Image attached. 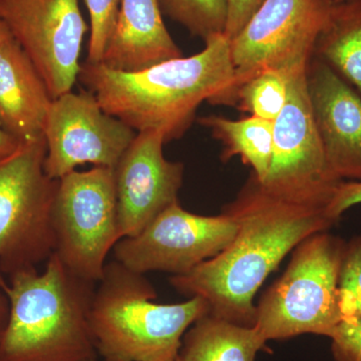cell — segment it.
I'll use <instances>...</instances> for the list:
<instances>
[{
	"mask_svg": "<svg viewBox=\"0 0 361 361\" xmlns=\"http://www.w3.org/2000/svg\"><path fill=\"white\" fill-rule=\"evenodd\" d=\"M237 230L236 222L227 214L197 215L178 201L141 233L121 239L114 248L115 260L141 274L161 271L180 276L225 250Z\"/></svg>",
	"mask_w": 361,
	"mask_h": 361,
	"instance_id": "obj_10",
	"label": "cell"
},
{
	"mask_svg": "<svg viewBox=\"0 0 361 361\" xmlns=\"http://www.w3.org/2000/svg\"><path fill=\"white\" fill-rule=\"evenodd\" d=\"M330 339L334 360L361 361L360 320H342Z\"/></svg>",
	"mask_w": 361,
	"mask_h": 361,
	"instance_id": "obj_24",
	"label": "cell"
},
{
	"mask_svg": "<svg viewBox=\"0 0 361 361\" xmlns=\"http://www.w3.org/2000/svg\"><path fill=\"white\" fill-rule=\"evenodd\" d=\"M166 135L161 130L137 132L115 171L121 237L141 233L159 214L179 201L184 165L164 156Z\"/></svg>",
	"mask_w": 361,
	"mask_h": 361,
	"instance_id": "obj_13",
	"label": "cell"
},
{
	"mask_svg": "<svg viewBox=\"0 0 361 361\" xmlns=\"http://www.w3.org/2000/svg\"><path fill=\"white\" fill-rule=\"evenodd\" d=\"M89 9L90 35L87 63H101L118 20L121 0H85Z\"/></svg>",
	"mask_w": 361,
	"mask_h": 361,
	"instance_id": "obj_23",
	"label": "cell"
},
{
	"mask_svg": "<svg viewBox=\"0 0 361 361\" xmlns=\"http://www.w3.org/2000/svg\"><path fill=\"white\" fill-rule=\"evenodd\" d=\"M361 204V182L343 180L337 187L330 201L327 212L332 219L338 222L344 212L351 207Z\"/></svg>",
	"mask_w": 361,
	"mask_h": 361,
	"instance_id": "obj_26",
	"label": "cell"
},
{
	"mask_svg": "<svg viewBox=\"0 0 361 361\" xmlns=\"http://www.w3.org/2000/svg\"><path fill=\"white\" fill-rule=\"evenodd\" d=\"M137 132L102 108L89 90L68 92L52 101L44 135V171L59 180L78 166L115 169Z\"/></svg>",
	"mask_w": 361,
	"mask_h": 361,
	"instance_id": "obj_12",
	"label": "cell"
},
{
	"mask_svg": "<svg viewBox=\"0 0 361 361\" xmlns=\"http://www.w3.org/2000/svg\"><path fill=\"white\" fill-rule=\"evenodd\" d=\"M342 320L361 322V231L345 242L338 277Z\"/></svg>",
	"mask_w": 361,
	"mask_h": 361,
	"instance_id": "obj_22",
	"label": "cell"
},
{
	"mask_svg": "<svg viewBox=\"0 0 361 361\" xmlns=\"http://www.w3.org/2000/svg\"><path fill=\"white\" fill-rule=\"evenodd\" d=\"M361 0H334L336 4H353V2H360Z\"/></svg>",
	"mask_w": 361,
	"mask_h": 361,
	"instance_id": "obj_30",
	"label": "cell"
},
{
	"mask_svg": "<svg viewBox=\"0 0 361 361\" xmlns=\"http://www.w3.org/2000/svg\"><path fill=\"white\" fill-rule=\"evenodd\" d=\"M307 66L290 73L283 110L273 122L272 158L261 184L277 196L326 206L343 180L330 170L311 110Z\"/></svg>",
	"mask_w": 361,
	"mask_h": 361,
	"instance_id": "obj_8",
	"label": "cell"
},
{
	"mask_svg": "<svg viewBox=\"0 0 361 361\" xmlns=\"http://www.w3.org/2000/svg\"><path fill=\"white\" fill-rule=\"evenodd\" d=\"M314 56L331 66L361 97V1L334 6L316 42Z\"/></svg>",
	"mask_w": 361,
	"mask_h": 361,
	"instance_id": "obj_19",
	"label": "cell"
},
{
	"mask_svg": "<svg viewBox=\"0 0 361 361\" xmlns=\"http://www.w3.org/2000/svg\"><path fill=\"white\" fill-rule=\"evenodd\" d=\"M291 73L278 70L258 71L235 87L222 104H231L250 116L274 122L286 104Z\"/></svg>",
	"mask_w": 361,
	"mask_h": 361,
	"instance_id": "obj_20",
	"label": "cell"
},
{
	"mask_svg": "<svg viewBox=\"0 0 361 361\" xmlns=\"http://www.w3.org/2000/svg\"><path fill=\"white\" fill-rule=\"evenodd\" d=\"M20 142L16 141L11 135L7 134L6 130L0 128V159L13 154L20 146Z\"/></svg>",
	"mask_w": 361,
	"mask_h": 361,
	"instance_id": "obj_27",
	"label": "cell"
},
{
	"mask_svg": "<svg viewBox=\"0 0 361 361\" xmlns=\"http://www.w3.org/2000/svg\"><path fill=\"white\" fill-rule=\"evenodd\" d=\"M180 56L182 51L164 23L159 0H121L116 27L101 63L111 70L137 73Z\"/></svg>",
	"mask_w": 361,
	"mask_h": 361,
	"instance_id": "obj_16",
	"label": "cell"
},
{
	"mask_svg": "<svg viewBox=\"0 0 361 361\" xmlns=\"http://www.w3.org/2000/svg\"><path fill=\"white\" fill-rule=\"evenodd\" d=\"M265 0H227L228 18L224 35L232 42L242 32Z\"/></svg>",
	"mask_w": 361,
	"mask_h": 361,
	"instance_id": "obj_25",
	"label": "cell"
},
{
	"mask_svg": "<svg viewBox=\"0 0 361 361\" xmlns=\"http://www.w3.org/2000/svg\"><path fill=\"white\" fill-rule=\"evenodd\" d=\"M266 342L254 327L207 313L187 330L176 361H255Z\"/></svg>",
	"mask_w": 361,
	"mask_h": 361,
	"instance_id": "obj_17",
	"label": "cell"
},
{
	"mask_svg": "<svg viewBox=\"0 0 361 361\" xmlns=\"http://www.w3.org/2000/svg\"><path fill=\"white\" fill-rule=\"evenodd\" d=\"M9 315V301L8 298L0 287V334L6 329L7 320Z\"/></svg>",
	"mask_w": 361,
	"mask_h": 361,
	"instance_id": "obj_28",
	"label": "cell"
},
{
	"mask_svg": "<svg viewBox=\"0 0 361 361\" xmlns=\"http://www.w3.org/2000/svg\"><path fill=\"white\" fill-rule=\"evenodd\" d=\"M13 39L11 32H9L8 28L4 25V21L0 20V47L6 42L7 40Z\"/></svg>",
	"mask_w": 361,
	"mask_h": 361,
	"instance_id": "obj_29",
	"label": "cell"
},
{
	"mask_svg": "<svg viewBox=\"0 0 361 361\" xmlns=\"http://www.w3.org/2000/svg\"><path fill=\"white\" fill-rule=\"evenodd\" d=\"M44 137L0 159V273L37 268L54 252L52 208L59 180L44 171Z\"/></svg>",
	"mask_w": 361,
	"mask_h": 361,
	"instance_id": "obj_6",
	"label": "cell"
},
{
	"mask_svg": "<svg viewBox=\"0 0 361 361\" xmlns=\"http://www.w3.org/2000/svg\"><path fill=\"white\" fill-rule=\"evenodd\" d=\"M334 0H265L230 42L235 87L262 70L291 73L308 65Z\"/></svg>",
	"mask_w": 361,
	"mask_h": 361,
	"instance_id": "obj_9",
	"label": "cell"
},
{
	"mask_svg": "<svg viewBox=\"0 0 361 361\" xmlns=\"http://www.w3.org/2000/svg\"><path fill=\"white\" fill-rule=\"evenodd\" d=\"M222 212L238 226L231 244L187 274L171 276L169 281L180 294L205 299L210 314L253 327L254 297L267 277L303 240L329 231L337 222L326 206L272 194L252 173Z\"/></svg>",
	"mask_w": 361,
	"mask_h": 361,
	"instance_id": "obj_1",
	"label": "cell"
},
{
	"mask_svg": "<svg viewBox=\"0 0 361 361\" xmlns=\"http://www.w3.org/2000/svg\"><path fill=\"white\" fill-rule=\"evenodd\" d=\"M199 123L222 144L223 161L240 157L259 182L265 180L272 158L273 122L254 116L239 120L208 116L199 118Z\"/></svg>",
	"mask_w": 361,
	"mask_h": 361,
	"instance_id": "obj_18",
	"label": "cell"
},
{
	"mask_svg": "<svg viewBox=\"0 0 361 361\" xmlns=\"http://www.w3.org/2000/svg\"><path fill=\"white\" fill-rule=\"evenodd\" d=\"M234 77L230 40L218 35L207 39L199 54L137 73L85 61L78 80L106 113L137 133L164 130L168 142L185 135L202 103L219 104Z\"/></svg>",
	"mask_w": 361,
	"mask_h": 361,
	"instance_id": "obj_2",
	"label": "cell"
},
{
	"mask_svg": "<svg viewBox=\"0 0 361 361\" xmlns=\"http://www.w3.org/2000/svg\"><path fill=\"white\" fill-rule=\"evenodd\" d=\"M52 99L44 78L13 39L0 47V128L18 142L44 137Z\"/></svg>",
	"mask_w": 361,
	"mask_h": 361,
	"instance_id": "obj_15",
	"label": "cell"
},
{
	"mask_svg": "<svg viewBox=\"0 0 361 361\" xmlns=\"http://www.w3.org/2000/svg\"><path fill=\"white\" fill-rule=\"evenodd\" d=\"M344 246V240L323 231L295 247L283 275L256 305L253 327L266 343L334 334L342 322L338 277Z\"/></svg>",
	"mask_w": 361,
	"mask_h": 361,
	"instance_id": "obj_5",
	"label": "cell"
},
{
	"mask_svg": "<svg viewBox=\"0 0 361 361\" xmlns=\"http://www.w3.org/2000/svg\"><path fill=\"white\" fill-rule=\"evenodd\" d=\"M0 287L9 315L0 334V361H99L90 326L94 282L73 274L56 254L44 269L18 271Z\"/></svg>",
	"mask_w": 361,
	"mask_h": 361,
	"instance_id": "obj_3",
	"label": "cell"
},
{
	"mask_svg": "<svg viewBox=\"0 0 361 361\" xmlns=\"http://www.w3.org/2000/svg\"><path fill=\"white\" fill-rule=\"evenodd\" d=\"M0 20L39 71L52 99L71 92L89 30L80 0H0Z\"/></svg>",
	"mask_w": 361,
	"mask_h": 361,
	"instance_id": "obj_11",
	"label": "cell"
},
{
	"mask_svg": "<svg viewBox=\"0 0 361 361\" xmlns=\"http://www.w3.org/2000/svg\"><path fill=\"white\" fill-rule=\"evenodd\" d=\"M311 110L330 170L361 182V97L331 66L313 56L307 66Z\"/></svg>",
	"mask_w": 361,
	"mask_h": 361,
	"instance_id": "obj_14",
	"label": "cell"
},
{
	"mask_svg": "<svg viewBox=\"0 0 361 361\" xmlns=\"http://www.w3.org/2000/svg\"><path fill=\"white\" fill-rule=\"evenodd\" d=\"M52 227L54 253L73 274L97 283L109 253L122 239L114 169L75 170L61 178Z\"/></svg>",
	"mask_w": 361,
	"mask_h": 361,
	"instance_id": "obj_7",
	"label": "cell"
},
{
	"mask_svg": "<svg viewBox=\"0 0 361 361\" xmlns=\"http://www.w3.org/2000/svg\"><path fill=\"white\" fill-rule=\"evenodd\" d=\"M161 13L180 23L204 42L224 35L227 25V0H159Z\"/></svg>",
	"mask_w": 361,
	"mask_h": 361,
	"instance_id": "obj_21",
	"label": "cell"
},
{
	"mask_svg": "<svg viewBox=\"0 0 361 361\" xmlns=\"http://www.w3.org/2000/svg\"><path fill=\"white\" fill-rule=\"evenodd\" d=\"M94 290L90 326L103 361H176L182 339L210 312L205 299L154 303L155 287L115 260L104 267Z\"/></svg>",
	"mask_w": 361,
	"mask_h": 361,
	"instance_id": "obj_4",
	"label": "cell"
}]
</instances>
